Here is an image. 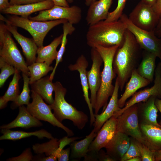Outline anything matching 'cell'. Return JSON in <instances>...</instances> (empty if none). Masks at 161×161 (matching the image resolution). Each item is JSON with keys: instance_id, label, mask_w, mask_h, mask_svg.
Wrapping results in <instances>:
<instances>
[{"instance_id": "484cf974", "label": "cell", "mask_w": 161, "mask_h": 161, "mask_svg": "<svg viewBox=\"0 0 161 161\" xmlns=\"http://www.w3.org/2000/svg\"><path fill=\"white\" fill-rule=\"evenodd\" d=\"M1 132L3 134L0 137V140L15 141L32 136H36L39 139H41L44 137L50 139L54 138L50 133L44 129L33 132H26L21 131H13L10 129H2Z\"/></svg>"}, {"instance_id": "7c38bea8", "label": "cell", "mask_w": 161, "mask_h": 161, "mask_svg": "<svg viewBox=\"0 0 161 161\" xmlns=\"http://www.w3.org/2000/svg\"><path fill=\"white\" fill-rule=\"evenodd\" d=\"M154 76L153 85L135 93L114 116L117 117L127 109L135 104L145 102L152 96L161 98V62L159 63L156 68Z\"/></svg>"}, {"instance_id": "7dc6e473", "label": "cell", "mask_w": 161, "mask_h": 161, "mask_svg": "<svg viewBox=\"0 0 161 161\" xmlns=\"http://www.w3.org/2000/svg\"><path fill=\"white\" fill-rule=\"evenodd\" d=\"M57 160V157L55 155H51L46 157H43L37 159L36 161H56Z\"/></svg>"}, {"instance_id": "f907efd6", "label": "cell", "mask_w": 161, "mask_h": 161, "mask_svg": "<svg viewBox=\"0 0 161 161\" xmlns=\"http://www.w3.org/2000/svg\"><path fill=\"white\" fill-rule=\"evenodd\" d=\"M155 161L161 160V149L155 151Z\"/></svg>"}, {"instance_id": "8fae6325", "label": "cell", "mask_w": 161, "mask_h": 161, "mask_svg": "<svg viewBox=\"0 0 161 161\" xmlns=\"http://www.w3.org/2000/svg\"><path fill=\"white\" fill-rule=\"evenodd\" d=\"M159 16L152 7L140 1L129 14L128 18L137 27L143 30L154 31Z\"/></svg>"}, {"instance_id": "ba28073f", "label": "cell", "mask_w": 161, "mask_h": 161, "mask_svg": "<svg viewBox=\"0 0 161 161\" xmlns=\"http://www.w3.org/2000/svg\"><path fill=\"white\" fill-rule=\"evenodd\" d=\"M32 101L27 105V109L33 116L39 120L47 121L54 126L60 128L66 133L68 137L74 135L73 131L60 122L51 111L50 105L47 104L37 93L31 90Z\"/></svg>"}, {"instance_id": "44dd1931", "label": "cell", "mask_w": 161, "mask_h": 161, "mask_svg": "<svg viewBox=\"0 0 161 161\" xmlns=\"http://www.w3.org/2000/svg\"><path fill=\"white\" fill-rule=\"evenodd\" d=\"M19 110L18 114L16 118L10 123L1 126V129H11L17 127L28 129L43 125L40 120L32 115L24 105L19 106Z\"/></svg>"}, {"instance_id": "f5cc1de1", "label": "cell", "mask_w": 161, "mask_h": 161, "mask_svg": "<svg viewBox=\"0 0 161 161\" xmlns=\"http://www.w3.org/2000/svg\"><path fill=\"white\" fill-rule=\"evenodd\" d=\"M96 1L97 0H85V4L89 7L91 4Z\"/></svg>"}, {"instance_id": "e0dca14e", "label": "cell", "mask_w": 161, "mask_h": 161, "mask_svg": "<svg viewBox=\"0 0 161 161\" xmlns=\"http://www.w3.org/2000/svg\"><path fill=\"white\" fill-rule=\"evenodd\" d=\"M120 85L116 78L113 93L108 104L104 110L100 114H95V121L94 130L97 133L103 124L121 109L118 104V94Z\"/></svg>"}, {"instance_id": "cb8c5ba5", "label": "cell", "mask_w": 161, "mask_h": 161, "mask_svg": "<svg viewBox=\"0 0 161 161\" xmlns=\"http://www.w3.org/2000/svg\"><path fill=\"white\" fill-rule=\"evenodd\" d=\"M144 145L150 150L157 151L161 149V128L155 126L140 124Z\"/></svg>"}, {"instance_id": "ffe728a7", "label": "cell", "mask_w": 161, "mask_h": 161, "mask_svg": "<svg viewBox=\"0 0 161 161\" xmlns=\"http://www.w3.org/2000/svg\"><path fill=\"white\" fill-rule=\"evenodd\" d=\"M156 98L155 96H152L143 103H137L140 124L151 125L161 128V125L157 121L158 109L155 103Z\"/></svg>"}, {"instance_id": "c3c4849f", "label": "cell", "mask_w": 161, "mask_h": 161, "mask_svg": "<svg viewBox=\"0 0 161 161\" xmlns=\"http://www.w3.org/2000/svg\"><path fill=\"white\" fill-rule=\"evenodd\" d=\"M157 0H140L144 4L152 7L155 4Z\"/></svg>"}, {"instance_id": "7a4b0ae2", "label": "cell", "mask_w": 161, "mask_h": 161, "mask_svg": "<svg viewBox=\"0 0 161 161\" xmlns=\"http://www.w3.org/2000/svg\"><path fill=\"white\" fill-rule=\"evenodd\" d=\"M120 19L113 21H100L89 26L86 38L87 43L91 48L96 45L104 47L121 46L127 30Z\"/></svg>"}, {"instance_id": "52a82bcc", "label": "cell", "mask_w": 161, "mask_h": 161, "mask_svg": "<svg viewBox=\"0 0 161 161\" xmlns=\"http://www.w3.org/2000/svg\"><path fill=\"white\" fill-rule=\"evenodd\" d=\"M119 19L134 35L141 49L154 54L161 61V38L157 37L154 31H146L137 27L124 14H123Z\"/></svg>"}, {"instance_id": "11a10c76", "label": "cell", "mask_w": 161, "mask_h": 161, "mask_svg": "<svg viewBox=\"0 0 161 161\" xmlns=\"http://www.w3.org/2000/svg\"></svg>"}, {"instance_id": "e575fe53", "label": "cell", "mask_w": 161, "mask_h": 161, "mask_svg": "<svg viewBox=\"0 0 161 161\" xmlns=\"http://www.w3.org/2000/svg\"><path fill=\"white\" fill-rule=\"evenodd\" d=\"M0 87L4 85L7 78L11 75L14 74L16 68L13 66L8 63L0 58Z\"/></svg>"}, {"instance_id": "836d02e7", "label": "cell", "mask_w": 161, "mask_h": 161, "mask_svg": "<svg viewBox=\"0 0 161 161\" xmlns=\"http://www.w3.org/2000/svg\"><path fill=\"white\" fill-rule=\"evenodd\" d=\"M22 75L24 82L23 89L20 94L11 104V108L12 109H15L24 105H27L30 103V90L29 87L30 78L24 73H22Z\"/></svg>"}, {"instance_id": "681fc988", "label": "cell", "mask_w": 161, "mask_h": 161, "mask_svg": "<svg viewBox=\"0 0 161 161\" xmlns=\"http://www.w3.org/2000/svg\"><path fill=\"white\" fill-rule=\"evenodd\" d=\"M155 104L161 114V99L156 98L155 100ZM161 125V121L160 124Z\"/></svg>"}, {"instance_id": "5bb4252c", "label": "cell", "mask_w": 161, "mask_h": 161, "mask_svg": "<svg viewBox=\"0 0 161 161\" xmlns=\"http://www.w3.org/2000/svg\"><path fill=\"white\" fill-rule=\"evenodd\" d=\"M117 132V118L113 116L103 125L90 144L88 153H98L105 148Z\"/></svg>"}, {"instance_id": "1f68e13d", "label": "cell", "mask_w": 161, "mask_h": 161, "mask_svg": "<svg viewBox=\"0 0 161 161\" xmlns=\"http://www.w3.org/2000/svg\"><path fill=\"white\" fill-rule=\"evenodd\" d=\"M60 140L53 138L46 143H36L32 145V149L35 153L40 154L44 153L46 156L58 154L62 150L60 147Z\"/></svg>"}, {"instance_id": "5b68a950", "label": "cell", "mask_w": 161, "mask_h": 161, "mask_svg": "<svg viewBox=\"0 0 161 161\" xmlns=\"http://www.w3.org/2000/svg\"><path fill=\"white\" fill-rule=\"evenodd\" d=\"M0 20L12 25L22 28L31 35L38 47L43 46L44 39L49 32L55 27L68 21L66 19L40 21L13 15L6 18L0 14Z\"/></svg>"}, {"instance_id": "d4e9b609", "label": "cell", "mask_w": 161, "mask_h": 161, "mask_svg": "<svg viewBox=\"0 0 161 161\" xmlns=\"http://www.w3.org/2000/svg\"><path fill=\"white\" fill-rule=\"evenodd\" d=\"M63 34L55 38L48 45L38 47L36 61L45 62L50 65L56 59L58 51L57 48L61 44Z\"/></svg>"}, {"instance_id": "277c9868", "label": "cell", "mask_w": 161, "mask_h": 161, "mask_svg": "<svg viewBox=\"0 0 161 161\" xmlns=\"http://www.w3.org/2000/svg\"><path fill=\"white\" fill-rule=\"evenodd\" d=\"M54 84L55 97L53 103L49 105L55 116L61 123L64 120H69L78 129H83L88 122V116L66 101L65 98L66 90L60 82Z\"/></svg>"}, {"instance_id": "60d3db41", "label": "cell", "mask_w": 161, "mask_h": 161, "mask_svg": "<svg viewBox=\"0 0 161 161\" xmlns=\"http://www.w3.org/2000/svg\"><path fill=\"white\" fill-rule=\"evenodd\" d=\"M45 0H10L11 5L28 4L44 1Z\"/></svg>"}, {"instance_id": "f1b7e54d", "label": "cell", "mask_w": 161, "mask_h": 161, "mask_svg": "<svg viewBox=\"0 0 161 161\" xmlns=\"http://www.w3.org/2000/svg\"><path fill=\"white\" fill-rule=\"evenodd\" d=\"M97 133L93 129L83 139L79 141L74 140L70 143V158L80 159L85 157L88 152L89 146L96 136Z\"/></svg>"}, {"instance_id": "74e56055", "label": "cell", "mask_w": 161, "mask_h": 161, "mask_svg": "<svg viewBox=\"0 0 161 161\" xmlns=\"http://www.w3.org/2000/svg\"><path fill=\"white\" fill-rule=\"evenodd\" d=\"M142 161H155V151L150 150L144 144L139 142Z\"/></svg>"}, {"instance_id": "8992f818", "label": "cell", "mask_w": 161, "mask_h": 161, "mask_svg": "<svg viewBox=\"0 0 161 161\" xmlns=\"http://www.w3.org/2000/svg\"><path fill=\"white\" fill-rule=\"evenodd\" d=\"M7 30L5 24H0V58L20 71L30 76L28 65Z\"/></svg>"}, {"instance_id": "2e32d148", "label": "cell", "mask_w": 161, "mask_h": 161, "mask_svg": "<svg viewBox=\"0 0 161 161\" xmlns=\"http://www.w3.org/2000/svg\"><path fill=\"white\" fill-rule=\"evenodd\" d=\"M4 22H5V26L7 30L21 46L28 66L35 62L38 47L33 39L24 36L18 32L17 27L11 25L6 21Z\"/></svg>"}, {"instance_id": "d590c367", "label": "cell", "mask_w": 161, "mask_h": 161, "mask_svg": "<svg viewBox=\"0 0 161 161\" xmlns=\"http://www.w3.org/2000/svg\"><path fill=\"white\" fill-rule=\"evenodd\" d=\"M139 143V142L131 137L130 138L129 147L120 161H127L129 159L134 157L137 156L141 157Z\"/></svg>"}, {"instance_id": "9a60e30c", "label": "cell", "mask_w": 161, "mask_h": 161, "mask_svg": "<svg viewBox=\"0 0 161 161\" xmlns=\"http://www.w3.org/2000/svg\"><path fill=\"white\" fill-rule=\"evenodd\" d=\"M88 66V62L85 57L83 54L77 59L75 63L71 64L68 66L71 71H77L79 74L84 99L88 106L90 114V125L93 124L95 120L93 107L91 103L89 95V89L86 68Z\"/></svg>"}, {"instance_id": "603a6c76", "label": "cell", "mask_w": 161, "mask_h": 161, "mask_svg": "<svg viewBox=\"0 0 161 161\" xmlns=\"http://www.w3.org/2000/svg\"><path fill=\"white\" fill-rule=\"evenodd\" d=\"M151 83L150 81L141 76L138 73L136 69H134L126 85L124 93L118 99L120 107L123 108L127 99L132 96L137 90L147 86Z\"/></svg>"}, {"instance_id": "83f0119b", "label": "cell", "mask_w": 161, "mask_h": 161, "mask_svg": "<svg viewBox=\"0 0 161 161\" xmlns=\"http://www.w3.org/2000/svg\"><path fill=\"white\" fill-rule=\"evenodd\" d=\"M157 57L154 54L144 50L142 59L138 68L136 69L141 76L151 82L154 80Z\"/></svg>"}, {"instance_id": "bcb514c9", "label": "cell", "mask_w": 161, "mask_h": 161, "mask_svg": "<svg viewBox=\"0 0 161 161\" xmlns=\"http://www.w3.org/2000/svg\"><path fill=\"white\" fill-rule=\"evenodd\" d=\"M158 16L161 15V0H157L155 4L152 7Z\"/></svg>"}, {"instance_id": "30bf717a", "label": "cell", "mask_w": 161, "mask_h": 161, "mask_svg": "<svg viewBox=\"0 0 161 161\" xmlns=\"http://www.w3.org/2000/svg\"><path fill=\"white\" fill-rule=\"evenodd\" d=\"M117 118V131L124 133L143 144L138 115L137 104L126 109Z\"/></svg>"}, {"instance_id": "f6af8a7d", "label": "cell", "mask_w": 161, "mask_h": 161, "mask_svg": "<svg viewBox=\"0 0 161 161\" xmlns=\"http://www.w3.org/2000/svg\"><path fill=\"white\" fill-rule=\"evenodd\" d=\"M9 0H0V11L1 13L11 6Z\"/></svg>"}, {"instance_id": "db71d44e", "label": "cell", "mask_w": 161, "mask_h": 161, "mask_svg": "<svg viewBox=\"0 0 161 161\" xmlns=\"http://www.w3.org/2000/svg\"><path fill=\"white\" fill-rule=\"evenodd\" d=\"M68 2L69 3H72L74 0H67Z\"/></svg>"}, {"instance_id": "b9f144b4", "label": "cell", "mask_w": 161, "mask_h": 161, "mask_svg": "<svg viewBox=\"0 0 161 161\" xmlns=\"http://www.w3.org/2000/svg\"><path fill=\"white\" fill-rule=\"evenodd\" d=\"M98 160L99 161H114L115 160L105 152L103 150H100L98 152Z\"/></svg>"}, {"instance_id": "6da1fadb", "label": "cell", "mask_w": 161, "mask_h": 161, "mask_svg": "<svg viewBox=\"0 0 161 161\" xmlns=\"http://www.w3.org/2000/svg\"><path fill=\"white\" fill-rule=\"evenodd\" d=\"M140 49L134 35L127 29L123 42L117 50L113 61V70L121 91L133 71L136 69Z\"/></svg>"}, {"instance_id": "4316f807", "label": "cell", "mask_w": 161, "mask_h": 161, "mask_svg": "<svg viewBox=\"0 0 161 161\" xmlns=\"http://www.w3.org/2000/svg\"><path fill=\"white\" fill-rule=\"evenodd\" d=\"M31 85L32 90L38 94L49 105L53 103L52 93L54 85L49 76L42 78Z\"/></svg>"}, {"instance_id": "9c48e42d", "label": "cell", "mask_w": 161, "mask_h": 161, "mask_svg": "<svg viewBox=\"0 0 161 161\" xmlns=\"http://www.w3.org/2000/svg\"><path fill=\"white\" fill-rule=\"evenodd\" d=\"M82 10L76 5L64 7L54 5L52 8L39 12L34 17L29 16L30 19L40 21L66 19L73 24L79 23L82 19Z\"/></svg>"}, {"instance_id": "f35d334b", "label": "cell", "mask_w": 161, "mask_h": 161, "mask_svg": "<svg viewBox=\"0 0 161 161\" xmlns=\"http://www.w3.org/2000/svg\"><path fill=\"white\" fill-rule=\"evenodd\" d=\"M33 156L30 148H28L24 150L19 156L7 160L8 161H30L32 160Z\"/></svg>"}, {"instance_id": "3957f363", "label": "cell", "mask_w": 161, "mask_h": 161, "mask_svg": "<svg viewBox=\"0 0 161 161\" xmlns=\"http://www.w3.org/2000/svg\"><path fill=\"white\" fill-rule=\"evenodd\" d=\"M119 46L104 47L96 45V48L100 54L103 60V67L101 72V82L96 96L94 108L95 114H97L103 108V111L106 108L109 97L113 93L114 86L112 84L113 79L116 76L113 67V61L116 52Z\"/></svg>"}, {"instance_id": "f546056e", "label": "cell", "mask_w": 161, "mask_h": 161, "mask_svg": "<svg viewBox=\"0 0 161 161\" xmlns=\"http://www.w3.org/2000/svg\"><path fill=\"white\" fill-rule=\"evenodd\" d=\"M13 79L4 95L0 98V109L5 108L8 102H14L19 95V81L21 78L20 71L16 68Z\"/></svg>"}, {"instance_id": "ac0fdd59", "label": "cell", "mask_w": 161, "mask_h": 161, "mask_svg": "<svg viewBox=\"0 0 161 161\" xmlns=\"http://www.w3.org/2000/svg\"><path fill=\"white\" fill-rule=\"evenodd\" d=\"M130 138L123 133L117 132L105 148L107 154L115 161L120 160L128 150Z\"/></svg>"}, {"instance_id": "7402d4cb", "label": "cell", "mask_w": 161, "mask_h": 161, "mask_svg": "<svg viewBox=\"0 0 161 161\" xmlns=\"http://www.w3.org/2000/svg\"><path fill=\"white\" fill-rule=\"evenodd\" d=\"M113 0L96 1L89 6L86 17L87 24L89 26L106 19Z\"/></svg>"}, {"instance_id": "ab89813d", "label": "cell", "mask_w": 161, "mask_h": 161, "mask_svg": "<svg viewBox=\"0 0 161 161\" xmlns=\"http://www.w3.org/2000/svg\"><path fill=\"white\" fill-rule=\"evenodd\" d=\"M70 154V147L63 149L58 154L57 156V160L58 161H68L69 160Z\"/></svg>"}, {"instance_id": "8d00e7d4", "label": "cell", "mask_w": 161, "mask_h": 161, "mask_svg": "<svg viewBox=\"0 0 161 161\" xmlns=\"http://www.w3.org/2000/svg\"><path fill=\"white\" fill-rule=\"evenodd\" d=\"M127 0H118L117 6L114 10L109 12L107 17L104 20L106 21H113L118 20L123 14Z\"/></svg>"}, {"instance_id": "816d5d0a", "label": "cell", "mask_w": 161, "mask_h": 161, "mask_svg": "<svg viewBox=\"0 0 161 161\" xmlns=\"http://www.w3.org/2000/svg\"><path fill=\"white\" fill-rule=\"evenodd\" d=\"M141 157L137 156L132 157L129 160L127 161H141Z\"/></svg>"}, {"instance_id": "4fadbf2b", "label": "cell", "mask_w": 161, "mask_h": 161, "mask_svg": "<svg viewBox=\"0 0 161 161\" xmlns=\"http://www.w3.org/2000/svg\"><path fill=\"white\" fill-rule=\"evenodd\" d=\"M91 55L92 64L90 70L87 72V75L91 93L90 101L94 109L97 93L101 84L100 67L103 62L100 54L95 48H91Z\"/></svg>"}, {"instance_id": "d6a6232c", "label": "cell", "mask_w": 161, "mask_h": 161, "mask_svg": "<svg viewBox=\"0 0 161 161\" xmlns=\"http://www.w3.org/2000/svg\"><path fill=\"white\" fill-rule=\"evenodd\" d=\"M30 72L29 83L30 85L46 75L54 67L45 62H35L28 66Z\"/></svg>"}, {"instance_id": "d6986e66", "label": "cell", "mask_w": 161, "mask_h": 161, "mask_svg": "<svg viewBox=\"0 0 161 161\" xmlns=\"http://www.w3.org/2000/svg\"><path fill=\"white\" fill-rule=\"evenodd\" d=\"M54 5L52 1L45 0L36 3L11 5L2 13L4 14L20 16L24 18H28L29 16L34 13L50 9Z\"/></svg>"}, {"instance_id": "ee69618b", "label": "cell", "mask_w": 161, "mask_h": 161, "mask_svg": "<svg viewBox=\"0 0 161 161\" xmlns=\"http://www.w3.org/2000/svg\"><path fill=\"white\" fill-rule=\"evenodd\" d=\"M52 1L54 5L64 7H69V3L67 0H49Z\"/></svg>"}, {"instance_id": "4dcf8cb0", "label": "cell", "mask_w": 161, "mask_h": 161, "mask_svg": "<svg viewBox=\"0 0 161 161\" xmlns=\"http://www.w3.org/2000/svg\"><path fill=\"white\" fill-rule=\"evenodd\" d=\"M63 33L61 42V46L58 51L56 58L55 65L53 70L49 76L50 79L52 80L55 73V71L58 64L62 61V57L65 52L66 46L67 42V36L71 35L75 31V28L73 24L68 21L63 24Z\"/></svg>"}, {"instance_id": "7bdbcfd3", "label": "cell", "mask_w": 161, "mask_h": 161, "mask_svg": "<svg viewBox=\"0 0 161 161\" xmlns=\"http://www.w3.org/2000/svg\"><path fill=\"white\" fill-rule=\"evenodd\" d=\"M155 35L161 38V15L160 16L157 24L154 30Z\"/></svg>"}]
</instances>
